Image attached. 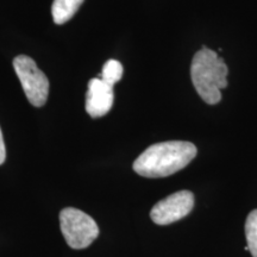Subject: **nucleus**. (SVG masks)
Listing matches in <instances>:
<instances>
[{"label":"nucleus","mask_w":257,"mask_h":257,"mask_svg":"<svg viewBox=\"0 0 257 257\" xmlns=\"http://www.w3.org/2000/svg\"><path fill=\"white\" fill-rule=\"evenodd\" d=\"M226 63L216 51L204 47L195 53L191 64L193 86L199 96L208 105L221 100V89L227 86Z\"/></svg>","instance_id":"obj_2"},{"label":"nucleus","mask_w":257,"mask_h":257,"mask_svg":"<svg viewBox=\"0 0 257 257\" xmlns=\"http://www.w3.org/2000/svg\"><path fill=\"white\" fill-rule=\"evenodd\" d=\"M194 206V195L189 191H180L157 202L150 217L157 225L175 223L191 213Z\"/></svg>","instance_id":"obj_5"},{"label":"nucleus","mask_w":257,"mask_h":257,"mask_svg":"<svg viewBox=\"0 0 257 257\" xmlns=\"http://www.w3.org/2000/svg\"><path fill=\"white\" fill-rule=\"evenodd\" d=\"M14 68L28 100L36 107L46 104L49 94V80L36 62L27 55H19L14 60Z\"/></svg>","instance_id":"obj_4"},{"label":"nucleus","mask_w":257,"mask_h":257,"mask_svg":"<svg viewBox=\"0 0 257 257\" xmlns=\"http://www.w3.org/2000/svg\"><path fill=\"white\" fill-rule=\"evenodd\" d=\"M6 159V148H5V143H4V137H3V133L2 128H0V165L5 162Z\"/></svg>","instance_id":"obj_10"},{"label":"nucleus","mask_w":257,"mask_h":257,"mask_svg":"<svg viewBox=\"0 0 257 257\" xmlns=\"http://www.w3.org/2000/svg\"><path fill=\"white\" fill-rule=\"evenodd\" d=\"M60 226L64 239L73 249L87 248L99 234L95 220L78 208H63L60 212Z\"/></svg>","instance_id":"obj_3"},{"label":"nucleus","mask_w":257,"mask_h":257,"mask_svg":"<svg viewBox=\"0 0 257 257\" xmlns=\"http://www.w3.org/2000/svg\"><path fill=\"white\" fill-rule=\"evenodd\" d=\"M245 236L248 249L252 257H257V210L249 213L245 221Z\"/></svg>","instance_id":"obj_9"},{"label":"nucleus","mask_w":257,"mask_h":257,"mask_svg":"<svg viewBox=\"0 0 257 257\" xmlns=\"http://www.w3.org/2000/svg\"><path fill=\"white\" fill-rule=\"evenodd\" d=\"M114 92L113 87L94 78L88 82L87 94H86V111L92 118H100L107 114L113 106Z\"/></svg>","instance_id":"obj_6"},{"label":"nucleus","mask_w":257,"mask_h":257,"mask_svg":"<svg viewBox=\"0 0 257 257\" xmlns=\"http://www.w3.org/2000/svg\"><path fill=\"white\" fill-rule=\"evenodd\" d=\"M197 147L185 141L150 146L134 162V170L144 178H166L184 169L197 156Z\"/></svg>","instance_id":"obj_1"},{"label":"nucleus","mask_w":257,"mask_h":257,"mask_svg":"<svg viewBox=\"0 0 257 257\" xmlns=\"http://www.w3.org/2000/svg\"><path fill=\"white\" fill-rule=\"evenodd\" d=\"M85 0H54L51 6L54 23L62 25L73 18Z\"/></svg>","instance_id":"obj_7"},{"label":"nucleus","mask_w":257,"mask_h":257,"mask_svg":"<svg viewBox=\"0 0 257 257\" xmlns=\"http://www.w3.org/2000/svg\"><path fill=\"white\" fill-rule=\"evenodd\" d=\"M124 73V68L121 63L117 60H108L102 67L101 80L113 87L114 83H117L121 79Z\"/></svg>","instance_id":"obj_8"}]
</instances>
